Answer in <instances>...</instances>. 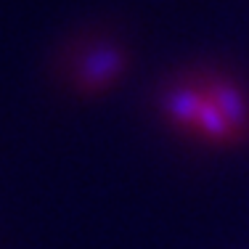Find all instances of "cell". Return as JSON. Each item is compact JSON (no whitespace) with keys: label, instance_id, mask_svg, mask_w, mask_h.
Instances as JSON below:
<instances>
[{"label":"cell","instance_id":"obj_4","mask_svg":"<svg viewBox=\"0 0 249 249\" xmlns=\"http://www.w3.org/2000/svg\"><path fill=\"white\" fill-rule=\"evenodd\" d=\"M196 130L204 135L207 141H212V143H225V141H231L236 135L233 130H231L228 120L223 117V111L207 98V93H204V101H201V109H199Z\"/></svg>","mask_w":249,"mask_h":249},{"label":"cell","instance_id":"obj_2","mask_svg":"<svg viewBox=\"0 0 249 249\" xmlns=\"http://www.w3.org/2000/svg\"><path fill=\"white\" fill-rule=\"evenodd\" d=\"M122 53L111 45H101V48L90 51L82 58L80 67V82L90 88H101L106 82H111L117 74L122 72Z\"/></svg>","mask_w":249,"mask_h":249},{"label":"cell","instance_id":"obj_1","mask_svg":"<svg viewBox=\"0 0 249 249\" xmlns=\"http://www.w3.org/2000/svg\"><path fill=\"white\" fill-rule=\"evenodd\" d=\"M207 98L223 111V117L228 120L231 130L233 133H244L249 127V106H247V98L233 82H210L204 88Z\"/></svg>","mask_w":249,"mask_h":249},{"label":"cell","instance_id":"obj_3","mask_svg":"<svg viewBox=\"0 0 249 249\" xmlns=\"http://www.w3.org/2000/svg\"><path fill=\"white\" fill-rule=\"evenodd\" d=\"M201 101H204V90H199V88H191V85L173 88L164 96V114L173 122L183 124V127H196Z\"/></svg>","mask_w":249,"mask_h":249}]
</instances>
